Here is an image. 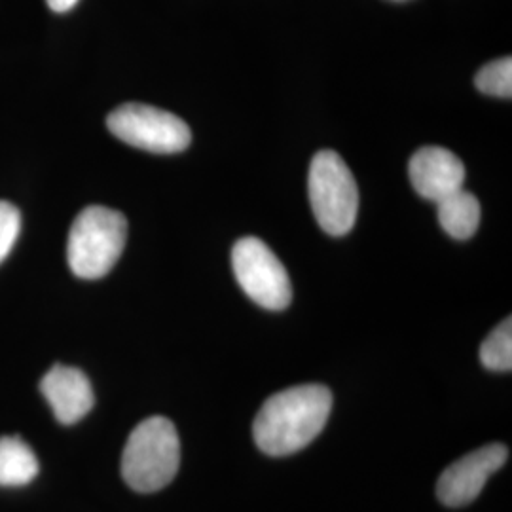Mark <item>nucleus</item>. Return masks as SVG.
Returning a JSON list of instances; mask_svg holds the SVG:
<instances>
[{
    "label": "nucleus",
    "instance_id": "1",
    "mask_svg": "<svg viewBox=\"0 0 512 512\" xmlns=\"http://www.w3.org/2000/svg\"><path fill=\"white\" fill-rule=\"evenodd\" d=\"M332 410L329 387L296 385L272 395L256 414V446L274 458L300 452L325 429Z\"/></svg>",
    "mask_w": 512,
    "mask_h": 512
},
{
    "label": "nucleus",
    "instance_id": "2",
    "mask_svg": "<svg viewBox=\"0 0 512 512\" xmlns=\"http://www.w3.org/2000/svg\"><path fill=\"white\" fill-rule=\"evenodd\" d=\"M181 442L173 421L154 416L141 421L129 435L122 454V476L139 494L165 488L179 471Z\"/></svg>",
    "mask_w": 512,
    "mask_h": 512
},
{
    "label": "nucleus",
    "instance_id": "3",
    "mask_svg": "<svg viewBox=\"0 0 512 512\" xmlns=\"http://www.w3.org/2000/svg\"><path fill=\"white\" fill-rule=\"evenodd\" d=\"M128 239V220L109 207L90 205L74 219L67 260L80 279H101L122 256Z\"/></svg>",
    "mask_w": 512,
    "mask_h": 512
},
{
    "label": "nucleus",
    "instance_id": "4",
    "mask_svg": "<svg viewBox=\"0 0 512 512\" xmlns=\"http://www.w3.org/2000/svg\"><path fill=\"white\" fill-rule=\"evenodd\" d=\"M308 192L319 226L330 236H346L357 220L359 190L340 154L332 150L315 154L310 165Z\"/></svg>",
    "mask_w": 512,
    "mask_h": 512
},
{
    "label": "nucleus",
    "instance_id": "5",
    "mask_svg": "<svg viewBox=\"0 0 512 512\" xmlns=\"http://www.w3.org/2000/svg\"><path fill=\"white\" fill-rule=\"evenodd\" d=\"M232 266L241 289L258 306L285 310L293 300V285L285 266L262 239H239L232 251Z\"/></svg>",
    "mask_w": 512,
    "mask_h": 512
},
{
    "label": "nucleus",
    "instance_id": "6",
    "mask_svg": "<svg viewBox=\"0 0 512 512\" xmlns=\"http://www.w3.org/2000/svg\"><path fill=\"white\" fill-rule=\"evenodd\" d=\"M107 126L126 145L156 154L183 152L192 141L190 128L179 116L141 103H128L112 110Z\"/></svg>",
    "mask_w": 512,
    "mask_h": 512
},
{
    "label": "nucleus",
    "instance_id": "7",
    "mask_svg": "<svg viewBox=\"0 0 512 512\" xmlns=\"http://www.w3.org/2000/svg\"><path fill=\"white\" fill-rule=\"evenodd\" d=\"M509 459V448L501 442L486 444L454 461L439 478L437 495L440 503L452 509L473 503L484 490L490 475L499 471Z\"/></svg>",
    "mask_w": 512,
    "mask_h": 512
},
{
    "label": "nucleus",
    "instance_id": "8",
    "mask_svg": "<svg viewBox=\"0 0 512 512\" xmlns=\"http://www.w3.org/2000/svg\"><path fill=\"white\" fill-rule=\"evenodd\" d=\"M410 183L421 198L440 202L458 192L465 181V167L458 156L442 147H423L410 160Z\"/></svg>",
    "mask_w": 512,
    "mask_h": 512
},
{
    "label": "nucleus",
    "instance_id": "9",
    "mask_svg": "<svg viewBox=\"0 0 512 512\" xmlns=\"http://www.w3.org/2000/svg\"><path fill=\"white\" fill-rule=\"evenodd\" d=\"M40 391L52 406L57 421L65 425L82 420L95 403L88 376L73 366L55 365L42 378Z\"/></svg>",
    "mask_w": 512,
    "mask_h": 512
},
{
    "label": "nucleus",
    "instance_id": "10",
    "mask_svg": "<svg viewBox=\"0 0 512 512\" xmlns=\"http://www.w3.org/2000/svg\"><path fill=\"white\" fill-rule=\"evenodd\" d=\"M440 226L448 236L469 239L475 236L480 224V203L475 196L463 188L437 202Z\"/></svg>",
    "mask_w": 512,
    "mask_h": 512
},
{
    "label": "nucleus",
    "instance_id": "11",
    "mask_svg": "<svg viewBox=\"0 0 512 512\" xmlns=\"http://www.w3.org/2000/svg\"><path fill=\"white\" fill-rule=\"evenodd\" d=\"M38 475V459L19 437H0V486H25Z\"/></svg>",
    "mask_w": 512,
    "mask_h": 512
},
{
    "label": "nucleus",
    "instance_id": "12",
    "mask_svg": "<svg viewBox=\"0 0 512 512\" xmlns=\"http://www.w3.org/2000/svg\"><path fill=\"white\" fill-rule=\"evenodd\" d=\"M480 361L488 370L509 372L512 368V321L507 317L497 329L482 342Z\"/></svg>",
    "mask_w": 512,
    "mask_h": 512
},
{
    "label": "nucleus",
    "instance_id": "13",
    "mask_svg": "<svg viewBox=\"0 0 512 512\" xmlns=\"http://www.w3.org/2000/svg\"><path fill=\"white\" fill-rule=\"evenodd\" d=\"M476 88L486 95L511 97L512 95V59L501 57L484 65L475 78Z\"/></svg>",
    "mask_w": 512,
    "mask_h": 512
},
{
    "label": "nucleus",
    "instance_id": "14",
    "mask_svg": "<svg viewBox=\"0 0 512 512\" xmlns=\"http://www.w3.org/2000/svg\"><path fill=\"white\" fill-rule=\"evenodd\" d=\"M21 230V215L18 207L8 202H0V262L10 255Z\"/></svg>",
    "mask_w": 512,
    "mask_h": 512
},
{
    "label": "nucleus",
    "instance_id": "15",
    "mask_svg": "<svg viewBox=\"0 0 512 512\" xmlns=\"http://www.w3.org/2000/svg\"><path fill=\"white\" fill-rule=\"evenodd\" d=\"M48 6L54 10V12H69L73 10L74 6L78 4V0H46Z\"/></svg>",
    "mask_w": 512,
    "mask_h": 512
},
{
    "label": "nucleus",
    "instance_id": "16",
    "mask_svg": "<svg viewBox=\"0 0 512 512\" xmlns=\"http://www.w3.org/2000/svg\"><path fill=\"white\" fill-rule=\"evenodd\" d=\"M393 2H406V0H393Z\"/></svg>",
    "mask_w": 512,
    "mask_h": 512
}]
</instances>
